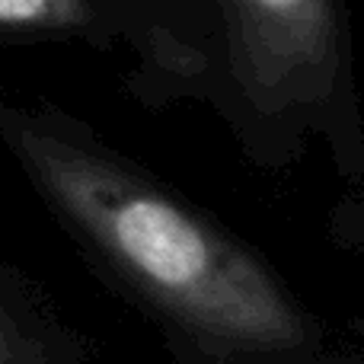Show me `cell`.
<instances>
[{"mask_svg": "<svg viewBox=\"0 0 364 364\" xmlns=\"http://www.w3.org/2000/svg\"><path fill=\"white\" fill-rule=\"evenodd\" d=\"M90 342L0 265V364H83Z\"/></svg>", "mask_w": 364, "mask_h": 364, "instance_id": "2", "label": "cell"}, {"mask_svg": "<svg viewBox=\"0 0 364 364\" xmlns=\"http://www.w3.org/2000/svg\"><path fill=\"white\" fill-rule=\"evenodd\" d=\"M64 10V0H0V23H38Z\"/></svg>", "mask_w": 364, "mask_h": 364, "instance_id": "3", "label": "cell"}, {"mask_svg": "<svg viewBox=\"0 0 364 364\" xmlns=\"http://www.w3.org/2000/svg\"><path fill=\"white\" fill-rule=\"evenodd\" d=\"M6 134L64 230L176 364H329L314 314L214 214L58 125L19 119Z\"/></svg>", "mask_w": 364, "mask_h": 364, "instance_id": "1", "label": "cell"}, {"mask_svg": "<svg viewBox=\"0 0 364 364\" xmlns=\"http://www.w3.org/2000/svg\"><path fill=\"white\" fill-rule=\"evenodd\" d=\"M262 10H269V13H275V16H284V13H301V10H307V4L310 0H256Z\"/></svg>", "mask_w": 364, "mask_h": 364, "instance_id": "4", "label": "cell"}]
</instances>
